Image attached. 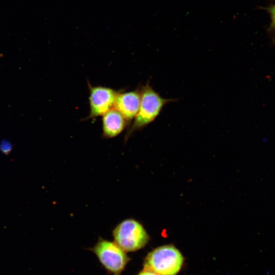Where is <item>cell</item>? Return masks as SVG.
I'll list each match as a JSON object with an SVG mask.
<instances>
[{"label": "cell", "instance_id": "3957f363", "mask_svg": "<svg viewBox=\"0 0 275 275\" xmlns=\"http://www.w3.org/2000/svg\"><path fill=\"white\" fill-rule=\"evenodd\" d=\"M115 242L126 252L139 250L148 243L149 236L143 226L132 218L124 219L113 230Z\"/></svg>", "mask_w": 275, "mask_h": 275}, {"label": "cell", "instance_id": "9c48e42d", "mask_svg": "<svg viewBox=\"0 0 275 275\" xmlns=\"http://www.w3.org/2000/svg\"><path fill=\"white\" fill-rule=\"evenodd\" d=\"M138 275H159L154 272H152L151 271L144 269L140 272H139Z\"/></svg>", "mask_w": 275, "mask_h": 275}, {"label": "cell", "instance_id": "ba28073f", "mask_svg": "<svg viewBox=\"0 0 275 275\" xmlns=\"http://www.w3.org/2000/svg\"><path fill=\"white\" fill-rule=\"evenodd\" d=\"M267 11L270 15V23L268 28V31L272 32L275 31V3L269 5L267 7L262 8Z\"/></svg>", "mask_w": 275, "mask_h": 275}, {"label": "cell", "instance_id": "6da1fadb", "mask_svg": "<svg viewBox=\"0 0 275 275\" xmlns=\"http://www.w3.org/2000/svg\"><path fill=\"white\" fill-rule=\"evenodd\" d=\"M140 89L141 100L139 111L125 135V141L134 132L142 129L154 121L164 105L177 100L161 97L153 89L149 81Z\"/></svg>", "mask_w": 275, "mask_h": 275}, {"label": "cell", "instance_id": "30bf717a", "mask_svg": "<svg viewBox=\"0 0 275 275\" xmlns=\"http://www.w3.org/2000/svg\"><path fill=\"white\" fill-rule=\"evenodd\" d=\"M272 42L273 44L275 45V35L273 36L272 38Z\"/></svg>", "mask_w": 275, "mask_h": 275}, {"label": "cell", "instance_id": "5b68a950", "mask_svg": "<svg viewBox=\"0 0 275 275\" xmlns=\"http://www.w3.org/2000/svg\"><path fill=\"white\" fill-rule=\"evenodd\" d=\"M88 87L90 112L85 119L102 116L114 108L116 98L120 91L106 87L93 86L89 82Z\"/></svg>", "mask_w": 275, "mask_h": 275}, {"label": "cell", "instance_id": "8992f818", "mask_svg": "<svg viewBox=\"0 0 275 275\" xmlns=\"http://www.w3.org/2000/svg\"><path fill=\"white\" fill-rule=\"evenodd\" d=\"M140 100V88L126 92L120 91L116 98L114 108L123 116L129 125L138 112Z\"/></svg>", "mask_w": 275, "mask_h": 275}, {"label": "cell", "instance_id": "7a4b0ae2", "mask_svg": "<svg viewBox=\"0 0 275 275\" xmlns=\"http://www.w3.org/2000/svg\"><path fill=\"white\" fill-rule=\"evenodd\" d=\"M180 252L173 245H164L150 252L144 262V269L159 275H176L183 262Z\"/></svg>", "mask_w": 275, "mask_h": 275}, {"label": "cell", "instance_id": "52a82bcc", "mask_svg": "<svg viewBox=\"0 0 275 275\" xmlns=\"http://www.w3.org/2000/svg\"><path fill=\"white\" fill-rule=\"evenodd\" d=\"M102 136L112 139L119 135L128 125L123 116L113 108L102 116Z\"/></svg>", "mask_w": 275, "mask_h": 275}, {"label": "cell", "instance_id": "277c9868", "mask_svg": "<svg viewBox=\"0 0 275 275\" xmlns=\"http://www.w3.org/2000/svg\"><path fill=\"white\" fill-rule=\"evenodd\" d=\"M104 268L113 275H121L130 258L115 242L99 237L90 248Z\"/></svg>", "mask_w": 275, "mask_h": 275}]
</instances>
